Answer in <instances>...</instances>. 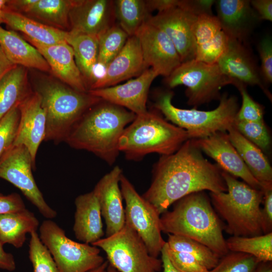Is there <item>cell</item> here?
Wrapping results in <instances>:
<instances>
[{"instance_id":"1","label":"cell","mask_w":272,"mask_h":272,"mask_svg":"<svg viewBox=\"0 0 272 272\" xmlns=\"http://www.w3.org/2000/svg\"><path fill=\"white\" fill-rule=\"evenodd\" d=\"M221 172L217 164L205 158L194 141L189 139L175 153L161 157L154 167L150 186L142 196L161 215L192 193L226 192Z\"/></svg>"},{"instance_id":"2","label":"cell","mask_w":272,"mask_h":272,"mask_svg":"<svg viewBox=\"0 0 272 272\" xmlns=\"http://www.w3.org/2000/svg\"><path fill=\"white\" fill-rule=\"evenodd\" d=\"M135 116L123 107L101 100L82 116L64 142L73 148L90 152L111 165L120 152L119 138Z\"/></svg>"},{"instance_id":"3","label":"cell","mask_w":272,"mask_h":272,"mask_svg":"<svg viewBox=\"0 0 272 272\" xmlns=\"http://www.w3.org/2000/svg\"><path fill=\"white\" fill-rule=\"evenodd\" d=\"M171 211L160 215L162 232L184 236L210 248L221 258L229 251L223 235L225 226L204 191L178 200Z\"/></svg>"},{"instance_id":"4","label":"cell","mask_w":272,"mask_h":272,"mask_svg":"<svg viewBox=\"0 0 272 272\" xmlns=\"http://www.w3.org/2000/svg\"><path fill=\"white\" fill-rule=\"evenodd\" d=\"M226 192H210L215 210L226 223L224 230L232 236L252 237L263 234L260 205L263 191L222 170Z\"/></svg>"},{"instance_id":"5","label":"cell","mask_w":272,"mask_h":272,"mask_svg":"<svg viewBox=\"0 0 272 272\" xmlns=\"http://www.w3.org/2000/svg\"><path fill=\"white\" fill-rule=\"evenodd\" d=\"M184 129L169 122L156 112L136 115L118 142V150L128 160H138L150 153L161 156L175 153L188 140Z\"/></svg>"},{"instance_id":"6","label":"cell","mask_w":272,"mask_h":272,"mask_svg":"<svg viewBox=\"0 0 272 272\" xmlns=\"http://www.w3.org/2000/svg\"><path fill=\"white\" fill-rule=\"evenodd\" d=\"M46 115L45 141L58 144L65 141L82 116L102 99L88 92H81L67 85L46 81L36 91Z\"/></svg>"},{"instance_id":"7","label":"cell","mask_w":272,"mask_h":272,"mask_svg":"<svg viewBox=\"0 0 272 272\" xmlns=\"http://www.w3.org/2000/svg\"><path fill=\"white\" fill-rule=\"evenodd\" d=\"M173 95L170 90L159 91L154 107L166 119L185 130L189 139L205 138L217 131H227L234 124L239 109L236 97L227 93L221 95L218 107L210 111L176 107L172 103Z\"/></svg>"},{"instance_id":"8","label":"cell","mask_w":272,"mask_h":272,"mask_svg":"<svg viewBox=\"0 0 272 272\" xmlns=\"http://www.w3.org/2000/svg\"><path fill=\"white\" fill-rule=\"evenodd\" d=\"M39 238L52 256L60 272H89L104 261L98 247L75 241L54 221L44 220Z\"/></svg>"},{"instance_id":"9","label":"cell","mask_w":272,"mask_h":272,"mask_svg":"<svg viewBox=\"0 0 272 272\" xmlns=\"http://www.w3.org/2000/svg\"><path fill=\"white\" fill-rule=\"evenodd\" d=\"M102 249L108 263L118 272H159L161 259L151 256L144 242L129 225L91 244Z\"/></svg>"},{"instance_id":"10","label":"cell","mask_w":272,"mask_h":272,"mask_svg":"<svg viewBox=\"0 0 272 272\" xmlns=\"http://www.w3.org/2000/svg\"><path fill=\"white\" fill-rule=\"evenodd\" d=\"M165 83L169 88L179 85L187 87V103L195 108L213 100L220 99L222 88L233 80L224 75L217 63L209 64L192 59L182 62Z\"/></svg>"},{"instance_id":"11","label":"cell","mask_w":272,"mask_h":272,"mask_svg":"<svg viewBox=\"0 0 272 272\" xmlns=\"http://www.w3.org/2000/svg\"><path fill=\"white\" fill-rule=\"evenodd\" d=\"M120 187L125 203V223L138 233L150 254L158 257L166 243L161 235L160 215L150 202L138 193L123 174L120 177Z\"/></svg>"},{"instance_id":"12","label":"cell","mask_w":272,"mask_h":272,"mask_svg":"<svg viewBox=\"0 0 272 272\" xmlns=\"http://www.w3.org/2000/svg\"><path fill=\"white\" fill-rule=\"evenodd\" d=\"M35 167L25 147L12 145L0 157V178L20 189L44 217L54 218L57 212L47 203L34 178Z\"/></svg>"},{"instance_id":"13","label":"cell","mask_w":272,"mask_h":272,"mask_svg":"<svg viewBox=\"0 0 272 272\" xmlns=\"http://www.w3.org/2000/svg\"><path fill=\"white\" fill-rule=\"evenodd\" d=\"M140 42L144 61L158 76L168 77L181 63L173 42L161 29L146 22L135 34Z\"/></svg>"},{"instance_id":"14","label":"cell","mask_w":272,"mask_h":272,"mask_svg":"<svg viewBox=\"0 0 272 272\" xmlns=\"http://www.w3.org/2000/svg\"><path fill=\"white\" fill-rule=\"evenodd\" d=\"M197 16L177 7L151 16L147 22L161 29L170 38L181 63L195 58L196 43L192 32Z\"/></svg>"},{"instance_id":"15","label":"cell","mask_w":272,"mask_h":272,"mask_svg":"<svg viewBox=\"0 0 272 272\" xmlns=\"http://www.w3.org/2000/svg\"><path fill=\"white\" fill-rule=\"evenodd\" d=\"M151 68L145 70L135 79L113 86L88 91L91 95L123 107L136 115L146 113L147 101L150 86L158 77Z\"/></svg>"},{"instance_id":"16","label":"cell","mask_w":272,"mask_h":272,"mask_svg":"<svg viewBox=\"0 0 272 272\" xmlns=\"http://www.w3.org/2000/svg\"><path fill=\"white\" fill-rule=\"evenodd\" d=\"M192 140L202 152L217 162L221 170L241 178L251 187L261 190L260 183L232 145L227 131H217L205 138Z\"/></svg>"},{"instance_id":"17","label":"cell","mask_w":272,"mask_h":272,"mask_svg":"<svg viewBox=\"0 0 272 272\" xmlns=\"http://www.w3.org/2000/svg\"><path fill=\"white\" fill-rule=\"evenodd\" d=\"M114 18L113 1L75 0L69 14L68 32L98 37L114 24Z\"/></svg>"},{"instance_id":"18","label":"cell","mask_w":272,"mask_h":272,"mask_svg":"<svg viewBox=\"0 0 272 272\" xmlns=\"http://www.w3.org/2000/svg\"><path fill=\"white\" fill-rule=\"evenodd\" d=\"M20 118L13 145H22L29 151L34 164L38 149L44 141L46 115L39 95L32 92L18 105Z\"/></svg>"},{"instance_id":"19","label":"cell","mask_w":272,"mask_h":272,"mask_svg":"<svg viewBox=\"0 0 272 272\" xmlns=\"http://www.w3.org/2000/svg\"><path fill=\"white\" fill-rule=\"evenodd\" d=\"M122 174L116 166L103 176L93 190L106 224V237L121 230L125 225V212L120 187Z\"/></svg>"},{"instance_id":"20","label":"cell","mask_w":272,"mask_h":272,"mask_svg":"<svg viewBox=\"0 0 272 272\" xmlns=\"http://www.w3.org/2000/svg\"><path fill=\"white\" fill-rule=\"evenodd\" d=\"M217 64L227 77L246 85L259 86L271 100V94L263 81L260 69L244 43L229 38L227 48Z\"/></svg>"},{"instance_id":"21","label":"cell","mask_w":272,"mask_h":272,"mask_svg":"<svg viewBox=\"0 0 272 272\" xmlns=\"http://www.w3.org/2000/svg\"><path fill=\"white\" fill-rule=\"evenodd\" d=\"M105 69L104 74L97 78L88 91L116 85L119 82L139 76L148 69L136 36H129L123 48Z\"/></svg>"},{"instance_id":"22","label":"cell","mask_w":272,"mask_h":272,"mask_svg":"<svg viewBox=\"0 0 272 272\" xmlns=\"http://www.w3.org/2000/svg\"><path fill=\"white\" fill-rule=\"evenodd\" d=\"M215 4L222 30L230 38L245 43L260 21L250 1L218 0Z\"/></svg>"},{"instance_id":"23","label":"cell","mask_w":272,"mask_h":272,"mask_svg":"<svg viewBox=\"0 0 272 272\" xmlns=\"http://www.w3.org/2000/svg\"><path fill=\"white\" fill-rule=\"evenodd\" d=\"M26 39L43 56L55 76L74 90L87 92L86 84L76 63L73 50L66 41L44 45Z\"/></svg>"},{"instance_id":"24","label":"cell","mask_w":272,"mask_h":272,"mask_svg":"<svg viewBox=\"0 0 272 272\" xmlns=\"http://www.w3.org/2000/svg\"><path fill=\"white\" fill-rule=\"evenodd\" d=\"M75 204L73 231L77 239L92 244L102 238L104 232L101 210L93 191L78 196Z\"/></svg>"},{"instance_id":"25","label":"cell","mask_w":272,"mask_h":272,"mask_svg":"<svg viewBox=\"0 0 272 272\" xmlns=\"http://www.w3.org/2000/svg\"><path fill=\"white\" fill-rule=\"evenodd\" d=\"M0 46L8 59L16 65L41 71L50 70L45 58L35 47L15 31L1 26Z\"/></svg>"},{"instance_id":"26","label":"cell","mask_w":272,"mask_h":272,"mask_svg":"<svg viewBox=\"0 0 272 272\" xmlns=\"http://www.w3.org/2000/svg\"><path fill=\"white\" fill-rule=\"evenodd\" d=\"M229 140L253 177L261 185L272 182V168L258 147L243 137L234 125L227 130Z\"/></svg>"},{"instance_id":"27","label":"cell","mask_w":272,"mask_h":272,"mask_svg":"<svg viewBox=\"0 0 272 272\" xmlns=\"http://www.w3.org/2000/svg\"><path fill=\"white\" fill-rule=\"evenodd\" d=\"M4 21L13 30L24 33L26 38L44 45H52L65 41L67 31L39 23L21 13L4 11Z\"/></svg>"},{"instance_id":"28","label":"cell","mask_w":272,"mask_h":272,"mask_svg":"<svg viewBox=\"0 0 272 272\" xmlns=\"http://www.w3.org/2000/svg\"><path fill=\"white\" fill-rule=\"evenodd\" d=\"M65 41L71 46L77 65L86 84L87 92L96 81L95 66L98 64V37L67 31Z\"/></svg>"},{"instance_id":"29","label":"cell","mask_w":272,"mask_h":272,"mask_svg":"<svg viewBox=\"0 0 272 272\" xmlns=\"http://www.w3.org/2000/svg\"><path fill=\"white\" fill-rule=\"evenodd\" d=\"M39 222L35 214L26 208L0 215V241L17 248L22 247L26 235L37 232Z\"/></svg>"},{"instance_id":"30","label":"cell","mask_w":272,"mask_h":272,"mask_svg":"<svg viewBox=\"0 0 272 272\" xmlns=\"http://www.w3.org/2000/svg\"><path fill=\"white\" fill-rule=\"evenodd\" d=\"M26 77L25 67L17 65L0 81V119L32 92Z\"/></svg>"},{"instance_id":"31","label":"cell","mask_w":272,"mask_h":272,"mask_svg":"<svg viewBox=\"0 0 272 272\" xmlns=\"http://www.w3.org/2000/svg\"><path fill=\"white\" fill-rule=\"evenodd\" d=\"M115 18L129 36L135 35L140 27L151 16L146 1H113Z\"/></svg>"},{"instance_id":"32","label":"cell","mask_w":272,"mask_h":272,"mask_svg":"<svg viewBox=\"0 0 272 272\" xmlns=\"http://www.w3.org/2000/svg\"><path fill=\"white\" fill-rule=\"evenodd\" d=\"M226 242L229 251L251 255L259 262L272 261V232L252 237L231 236Z\"/></svg>"},{"instance_id":"33","label":"cell","mask_w":272,"mask_h":272,"mask_svg":"<svg viewBox=\"0 0 272 272\" xmlns=\"http://www.w3.org/2000/svg\"><path fill=\"white\" fill-rule=\"evenodd\" d=\"M75 0H37L28 14L60 28L69 27V14Z\"/></svg>"},{"instance_id":"34","label":"cell","mask_w":272,"mask_h":272,"mask_svg":"<svg viewBox=\"0 0 272 272\" xmlns=\"http://www.w3.org/2000/svg\"><path fill=\"white\" fill-rule=\"evenodd\" d=\"M166 243L172 250L192 255L209 270L217 265L220 258L207 246L184 236L169 234Z\"/></svg>"},{"instance_id":"35","label":"cell","mask_w":272,"mask_h":272,"mask_svg":"<svg viewBox=\"0 0 272 272\" xmlns=\"http://www.w3.org/2000/svg\"><path fill=\"white\" fill-rule=\"evenodd\" d=\"M129 36L114 24L98 37V64L105 67L123 48Z\"/></svg>"},{"instance_id":"36","label":"cell","mask_w":272,"mask_h":272,"mask_svg":"<svg viewBox=\"0 0 272 272\" xmlns=\"http://www.w3.org/2000/svg\"><path fill=\"white\" fill-rule=\"evenodd\" d=\"M29 257L33 272H60L52 256L37 232L30 234Z\"/></svg>"},{"instance_id":"37","label":"cell","mask_w":272,"mask_h":272,"mask_svg":"<svg viewBox=\"0 0 272 272\" xmlns=\"http://www.w3.org/2000/svg\"><path fill=\"white\" fill-rule=\"evenodd\" d=\"M259 263L251 255L229 251L210 272H256Z\"/></svg>"},{"instance_id":"38","label":"cell","mask_w":272,"mask_h":272,"mask_svg":"<svg viewBox=\"0 0 272 272\" xmlns=\"http://www.w3.org/2000/svg\"><path fill=\"white\" fill-rule=\"evenodd\" d=\"M233 125L243 137L262 151L269 148L270 138L264 121H246L235 119Z\"/></svg>"},{"instance_id":"39","label":"cell","mask_w":272,"mask_h":272,"mask_svg":"<svg viewBox=\"0 0 272 272\" xmlns=\"http://www.w3.org/2000/svg\"><path fill=\"white\" fill-rule=\"evenodd\" d=\"M229 37L222 30L211 40L196 46L194 59L209 64L217 63L226 51Z\"/></svg>"},{"instance_id":"40","label":"cell","mask_w":272,"mask_h":272,"mask_svg":"<svg viewBox=\"0 0 272 272\" xmlns=\"http://www.w3.org/2000/svg\"><path fill=\"white\" fill-rule=\"evenodd\" d=\"M232 85L237 88L242 97V105L235 119L246 121H263V107L250 96L246 89V85L235 80Z\"/></svg>"},{"instance_id":"41","label":"cell","mask_w":272,"mask_h":272,"mask_svg":"<svg viewBox=\"0 0 272 272\" xmlns=\"http://www.w3.org/2000/svg\"><path fill=\"white\" fill-rule=\"evenodd\" d=\"M20 118V112L17 105L0 119V157L13 145Z\"/></svg>"},{"instance_id":"42","label":"cell","mask_w":272,"mask_h":272,"mask_svg":"<svg viewBox=\"0 0 272 272\" xmlns=\"http://www.w3.org/2000/svg\"><path fill=\"white\" fill-rule=\"evenodd\" d=\"M222 30L216 16L203 14L197 16L192 28L196 46L210 41Z\"/></svg>"},{"instance_id":"43","label":"cell","mask_w":272,"mask_h":272,"mask_svg":"<svg viewBox=\"0 0 272 272\" xmlns=\"http://www.w3.org/2000/svg\"><path fill=\"white\" fill-rule=\"evenodd\" d=\"M172 264L183 272H210L192 255L170 249L166 243L164 246Z\"/></svg>"},{"instance_id":"44","label":"cell","mask_w":272,"mask_h":272,"mask_svg":"<svg viewBox=\"0 0 272 272\" xmlns=\"http://www.w3.org/2000/svg\"><path fill=\"white\" fill-rule=\"evenodd\" d=\"M258 51L261 60L260 75L265 84L272 83V41L266 36L259 42Z\"/></svg>"},{"instance_id":"45","label":"cell","mask_w":272,"mask_h":272,"mask_svg":"<svg viewBox=\"0 0 272 272\" xmlns=\"http://www.w3.org/2000/svg\"><path fill=\"white\" fill-rule=\"evenodd\" d=\"M261 186L263 193L261 218L263 233L265 234L272 232V182Z\"/></svg>"},{"instance_id":"46","label":"cell","mask_w":272,"mask_h":272,"mask_svg":"<svg viewBox=\"0 0 272 272\" xmlns=\"http://www.w3.org/2000/svg\"><path fill=\"white\" fill-rule=\"evenodd\" d=\"M25 209V203L19 194L13 192L5 195L0 192V215Z\"/></svg>"},{"instance_id":"47","label":"cell","mask_w":272,"mask_h":272,"mask_svg":"<svg viewBox=\"0 0 272 272\" xmlns=\"http://www.w3.org/2000/svg\"><path fill=\"white\" fill-rule=\"evenodd\" d=\"M214 0H180V7L191 14L198 16L203 14H213L212 8Z\"/></svg>"},{"instance_id":"48","label":"cell","mask_w":272,"mask_h":272,"mask_svg":"<svg viewBox=\"0 0 272 272\" xmlns=\"http://www.w3.org/2000/svg\"><path fill=\"white\" fill-rule=\"evenodd\" d=\"M251 5L261 20L272 21V1H250Z\"/></svg>"},{"instance_id":"49","label":"cell","mask_w":272,"mask_h":272,"mask_svg":"<svg viewBox=\"0 0 272 272\" xmlns=\"http://www.w3.org/2000/svg\"><path fill=\"white\" fill-rule=\"evenodd\" d=\"M180 0H147L146 3L150 12L157 10L163 12L179 6Z\"/></svg>"},{"instance_id":"50","label":"cell","mask_w":272,"mask_h":272,"mask_svg":"<svg viewBox=\"0 0 272 272\" xmlns=\"http://www.w3.org/2000/svg\"><path fill=\"white\" fill-rule=\"evenodd\" d=\"M37 0H10L7 3L6 10L21 13H27L30 11Z\"/></svg>"},{"instance_id":"51","label":"cell","mask_w":272,"mask_h":272,"mask_svg":"<svg viewBox=\"0 0 272 272\" xmlns=\"http://www.w3.org/2000/svg\"><path fill=\"white\" fill-rule=\"evenodd\" d=\"M4 245L0 241V269L9 271H14L16 268L15 258L12 254L5 251Z\"/></svg>"},{"instance_id":"52","label":"cell","mask_w":272,"mask_h":272,"mask_svg":"<svg viewBox=\"0 0 272 272\" xmlns=\"http://www.w3.org/2000/svg\"><path fill=\"white\" fill-rule=\"evenodd\" d=\"M16 66L8 59L0 46V81L8 73Z\"/></svg>"},{"instance_id":"53","label":"cell","mask_w":272,"mask_h":272,"mask_svg":"<svg viewBox=\"0 0 272 272\" xmlns=\"http://www.w3.org/2000/svg\"><path fill=\"white\" fill-rule=\"evenodd\" d=\"M161 254L163 272H183L176 268L172 264L167 256L164 247H163L161 250Z\"/></svg>"},{"instance_id":"54","label":"cell","mask_w":272,"mask_h":272,"mask_svg":"<svg viewBox=\"0 0 272 272\" xmlns=\"http://www.w3.org/2000/svg\"><path fill=\"white\" fill-rule=\"evenodd\" d=\"M256 272H272L271 261L260 262Z\"/></svg>"},{"instance_id":"55","label":"cell","mask_w":272,"mask_h":272,"mask_svg":"<svg viewBox=\"0 0 272 272\" xmlns=\"http://www.w3.org/2000/svg\"><path fill=\"white\" fill-rule=\"evenodd\" d=\"M108 265V262L107 260H106L99 267L89 272H105Z\"/></svg>"},{"instance_id":"56","label":"cell","mask_w":272,"mask_h":272,"mask_svg":"<svg viewBox=\"0 0 272 272\" xmlns=\"http://www.w3.org/2000/svg\"><path fill=\"white\" fill-rule=\"evenodd\" d=\"M7 0H0V10L5 11L7 9Z\"/></svg>"},{"instance_id":"57","label":"cell","mask_w":272,"mask_h":272,"mask_svg":"<svg viewBox=\"0 0 272 272\" xmlns=\"http://www.w3.org/2000/svg\"><path fill=\"white\" fill-rule=\"evenodd\" d=\"M105 272H118V271L108 263V265L107 266V267L106 269Z\"/></svg>"},{"instance_id":"58","label":"cell","mask_w":272,"mask_h":272,"mask_svg":"<svg viewBox=\"0 0 272 272\" xmlns=\"http://www.w3.org/2000/svg\"><path fill=\"white\" fill-rule=\"evenodd\" d=\"M4 23V11L0 10V24Z\"/></svg>"}]
</instances>
